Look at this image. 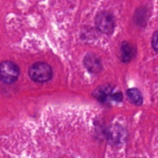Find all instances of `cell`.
I'll return each instance as SVG.
<instances>
[{"label": "cell", "mask_w": 158, "mask_h": 158, "mask_svg": "<svg viewBox=\"0 0 158 158\" xmlns=\"http://www.w3.org/2000/svg\"><path fill=\"white\" fill-rule=\"evenodd\" d=\"M84 64L88 70L92 73H98L102 69L99 59L93 54H88L84 58Z\"/></svg>", "instance_id": "obj_5"}, {"label": "cell", "mask_w": 158, "mask_h": 158, "mask_svg": "<svg viewBox=\"0 0 158 158\" xmlns=\"http://www.w3.org/2000/svg\"><path fill=\"white\" fill-rule=\"evenodd\" d=\"M19 66L12 61H3L0 63V80L5 83L12 84L18 80Z\"/></svg>", "instance_id": "obj_2"}, {"label": "cell", "mask_w": 158, "mask_h": 158, "mask_svg": "<svg viewBox=\"0 0 158 158\" xmlns=\"http://www.w3.org/2000/svg\"><path fill=\"white\" fill-rule=\"evenodd\" d=\"M128 96V98L130 99L131 102H132L134 104L137 105V106H140L143 103V97H142L141 93L140 92V90L137 89H128L127 92Z\"/></svg>", "instance_id": "obj_7"}, {"label": "cell", "mask_w": 158, "mask_h": 158, "mask_svg": "<svg viewBox=\"0 0 158 158\" xmlns=\"http://www.w3.org/2000/svg\"><path fill=\"white\" fill-rule=\"evenodd\" d=\"M152 46L154 50L158 52V31L154 32L152 37Z\"/></svg>", "instance_id": "obj_8"}, {"label": "cell", "mask_w": 158, "mask_h": 158, "mask_svg": "<svg viewBox=\"0 0 158 158\" xmlns=\"http://www.w3.org/2000/svg\"><path fill=\"white\" fill-rule=\"evenodd\" d=\"M96 26L101 32L110 34L114 31L115 20L110 12H102L96 18Z\"/></svg>", "instance_id": "obj_4"}, {"label": "cell", "mask_w": 158, "mask_h": 158, "mask_svg": "<svg viewBox=\"0 0 158 158\" xmlns=\"http://www.w3.org/2000/svg\"><path fill=\"white\" fill-rule=\"evenodd\" d=\"M135 49L128 43H123L121 46V59L123 61L128 62L134 56Z\"/></svg>", "instance_id": "obj_6"}, {"label": "cell", "mask_w": 158, "mask_h": 158, "mask_svg": "<svg viewBox=\"0 0 158 158\" xmlns=\"http://www.w3.org/2000/svg\"><path fill=\"white\" fill-rule=\"evenodd\" d=\"M94 96L102 103H108L112 100L120 102L123 100V94L120 92H115L113 87L109 85L101 86L97 88L94 93Z\"/></svg>", "instance_id": "obj_3"}, {"label": "cell", "mask_w": 158, "mask_h": 158, "mask_svg": "<svg viewBox=\"0 0 158 158\" xmlns=\"http://www.w3.org/2000/svg\"><path fill=\"white\" fill-rule=\"evenodd\" d=\"M29 76L33 81L37 83H46L52 78V68L47 63L38 62L30 66Z\"/></svg>", "instance_id": "obj_1"}]
</instances>
